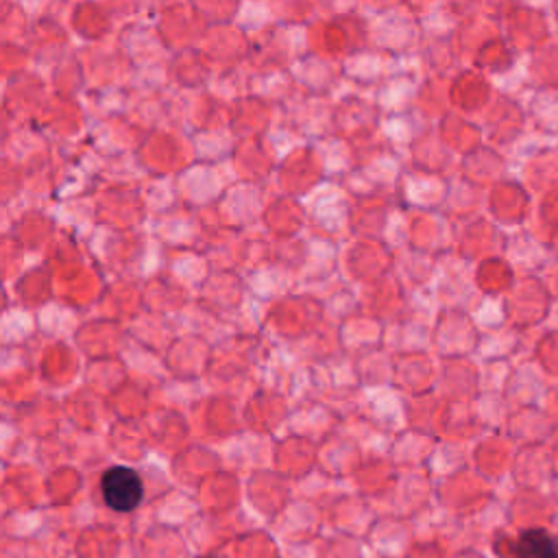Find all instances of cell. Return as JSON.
<instances>
[{
	"label": "cell",
	"mask_w": 558,
	"mask_h": 558,
	"mask_svg": "<svg viewBox=\"0 0 558 558\" xmlns=\"http://www.w3.org/2000/svg\"><path fill=\"white\" fill-rule=\"evenodd\" d=\"M203 558H218V556H203Z\"/></svg>",
	"instance_id": "3957f363"
},
{
	"label": "cell",
	"mask_w": 558,
	"mask_h": 558,
	"mask_svg": "<svg viewBox=\"0 0 558 558\" xmlns=\"http://www.w3.org/2000/svg\"><path fill=\"white\" fill-rule=\"evenodd\" d=\"M514 558H558V541L543 527H532L519 534L512 547Z\"/></svg>",
	"instance_id": "7a4b0ae2"
},
{
	"label": "cell",
	"mask_w": 558,
	"mask_h": 558,
	"mask_svg": "<svg viewBox=\"0 0 558 558\" xmlns=\"http://www.w3.org/2000/svg\"><path fill=\"white\" fill-rule=\"evenodd\" d=\"M100 488H102V497H105L107 506L113 510H120V512L133 510L140 504L142 493H144L140 475L126 466L109 469L102 475Z\"/></svg>",
	"instance_id": "6da1fadb"
}]
</instances>
